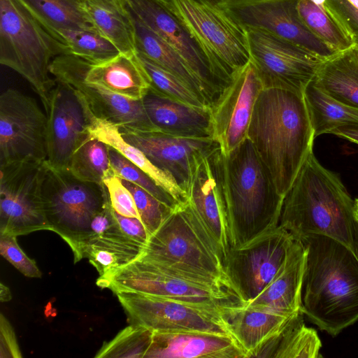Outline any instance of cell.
<instances>
[{
  "label": "cell",
  "instance_id": "cell-27",
  "mask_svg": "<svg viewBox=\"0 0 358 358\" xmlns=\"http://www.w3.org/2000/svg\"><path fill=\"white\" fill-rule=\"evenodd\" d=\"M321 340L315 329L306 326L304 314L300 311L292 315L249 357L320 358Z\"/></svg>",
  "mask_w": 358,
  "mask_h": 358
},
{
  "label": "cell",
  "instance_id": "cell-25",
  "mask_svg": "<svg viewBox=\"0 0 358 358\" xmlns=\"http://www.w3.org/2000/svg\"><path fill=\"white\" fill-rule=\"evenodd\" d=\"M142 101L150 120L158 131L187 138H213L210 108L185 103L152 87Z\"/></svg>",
  "mask_w": 358,
  "mask_h": 358
},
{
  "label": "cell",
  "instance_id": "cell-19",
  "mask_svg": "<svg viewBox=\"0 0 358 358\" xmlns=\"http://www.w3.org/2000/svg\"><path fill=\"white\" fill-rule=\"evenodd\" d=\"M264 85L250 62L237 72L210 107L213 138L224 154L248 137L256 101Z\"/></svg>",
  "mask_w": 358,
  "mask_h": 358
},
{
  "label": "cell",
  "instance_id": "cell-14",
  "mask_svg": "<svg viewBox=\"0 0 358 358\" xmlns=\"http://www.w3.org/2000/svg\"><path fill=\"white\" fill-rule=\"evenodd\" d=\"M47 115L33 98L14 89L0 95V164L47 160Z\"/></svg>",
  "mask_w": 358,
  "mask_h": 358
},
{
  "label": "cell",
  "instance_id": "cell-8",
  "mask_svg": "<svg viewBox=\"0 0 358 358\" xmlns=\"http://www.w3.org/2000/svg\"><path fill=\"white\" fill-rule=\"evenodd\" d=\"M169 4L228 85L251 60L246 29L213 0H169Z\"/></svg>",
  "mask_w": 358,
  "mask_h": 358
},
{
  "label": "cell",
  "instance_id": "cell-37",
  "mask_svg": "<svg viewBox=\"0 0 358 358\" xmlns=\"http://www.w3.org/2000/svg\"><path fill=\"white\" fill-rule=\"evenodd\" d=\"M51 35L66 47L68 54L89 62H103L120 54L115 45L96 30L58 29Z\"/></svg>",
  "mask_w": 358,
  "mask_h": 358
},
{
  "label": "cell",
  "instance_id": "cell-12",
  "mask_svg": "<svg viewBox=\"0 0 358 358\" xmlns=\"http://www.w3.org/2000/svg\"><path fill=\"white\" fill-rule=\"evenodd\" d=\"M294 239L278 225L229 249L224 261V268L243 306L255 299L273 278Z\"/></svg>",
  "mask_w": 358,
  "mask_h": 358
},
{
  "label": "cell",
  "instance_id": "cell-44",
  "mask_svg": "<svg viewBox=\"0 0 358 358\" xmlns=\"http://www.w3.org/2000/svg\"><path fill=\"white\" fill-rule=\"evenodd\" d=\"M324 6L352 38L358 35V10L357 8L347 0H327Z\"/></svg>",
  "mask_w": 358,
  "mask_h": 358
},
{
  "label": "cell",
  "instance_id": "cell-13",
  "mask_svg": "<svg viewBox=\"0 0 358 358\" xmlns=\"http://www.w3.org/2000/svg\"><path fill=\"white\" fill-rule=\"evenodd\" d=\"M245 29L250 62L264 88L303 92L324 59L266 31Z\"/></svg>",
  "mask_w": 358,
  "mask_h": 358
},
{
  "label": "cell",
  "instance_id": "cell-53",
  "mask_svg": "<svg viewBox=\"0 0 358 358\" xmlns=\"http://www.w3.org/2000/svg\"><path fill=\"white\" fill-rule=\"evenodd\" d=\"M355 201V215H356V218L358 220V199H357Z\"/></svg>",
  "mask_w": 358,
  "mask_h": 358
},
{
  "label": "cell",
  "instance_id": "cell-26",
  "mask_svg": "<svg viewBox=\"0 0 358 358\" xmlns=\"http://www.w3.org/2000/svg\"><path fill=\"white\" fill-rule=\"evenodd\" d=\"M70 55V54H69ZM84 78L121 96L142 99L150 87V78L137 54H119L100 62H92L71 55Z\"/></svg>",
  "mask_w": 358,
  "mask_h": 358
},
{
  "label": "cell",
  "instance_id": "cell-22",
  "mask_svg": "<svg viewBox=\"0 0 358 358\" xmlns=\"http://www.w3.org/2000/svg\"><path fill=\"white\" fill-rule=\"evenodd\" d=\"M247 358L231 334L197 331H153L144 358Z\"/></svg>",
  "mask_w": 358,
  "mask_h": 358
},
{
  "label": "cell",
  "instance_id": "cell-34",
  "mask_svg": "<svg viewBox=\"0 0 358 358\" xmlns=\"http://www.w3.org/2000/svg\"><path fill=\"white\" fill-rule=\"evenodd\" d=\"M51 34L58 29L96 30L82 0H18Z\"/></svg>",
  "mask_w": 358,
  "mask_h": 358
},
{
  "label": "cell",
  "instance_id": "cell-21",
  "mask_svg": "<svg viewBox=\"0 0 358 358\" xmlns=\"http://www.w3.org/2000/svg\"><path fill=\"white\" fill-rule=\"evenodd\" d=\"M210 153L198 159L186 194L189 204L218 248L224 263L231 248L229 231L224 196Z\"/></svg>",
  "mask_w": 358,
  "mask_h": 358
},
{
  "label": "cell",
  "instance_id": "cell-43",
  "mask_svg": "<svg viewBox=\"0 0 358 358\" xmlns=\"http://www.w3.org/2000/svg\"><path fill=\"white\" fill-rule=\"evenodd\" d=\"M103 184L108 190L112 208L116 213L125 217L140 219L131 192L113 171L105 177Z\"/></svg>",
  "mask_w": 358,
  "mask_h": 358
},
{
  "label": "cell",
  "instance_id": "cell-45",
  "mask_svg": "<svg viewBox=\"0 0 358 358\" xmlns=\"http://www.w3.org/2000/svg\"><path fill=\"white\" fill-rule=\"evenodd\" d=\"M0 357H22L14 329L3 313L0 315Z\"/></svg>",
  "mask_w": 358,
  "mask_h": 358
},
{
  "label": "cell",
  "instance_id": "cell-42",
  "mask_svg": "<svg viewBox=\"0 0 358 358\" xmlns=\"http://www.w3.org/2000/svg\"><path fill=\"white\" fill-rule=\"evenodd\" d=\"M0 254L24 276H42L35 261L30 259L20 248L17 242V236L0 235Z\"/></svg>",
  "mask_w": 358,
  "mask_h": 358
},
{
  "label": "cell",
  "instance_id": "cell-11",
  "mask_svg": "<svg viewBox=\"0 0 358 358\" xmlns=\"http://www.w3.org/2000/svg\"><path fill=\"white\" fill-rule=\"evenodd\" d=\"M47 168L46 160L0 164V235L18 236L50 231L42 200Z\"/></svg>",
  "mask_w": 358,
  "mask_h": 358
},
{
  "label": "cell",
  "instance_id": "cell-33",
  "mask_svg": "<svg viewBox=\"0 0 358 358\" xmlns=\"http://www.w3.org/2000/svg\"><path fill=\"white\" fill-rule=\"evenodd\" d=\"M303 95L315 138L340 127L358 125V109L341 103L317 87L313 80Z\"/></svg>",
  "mask_w": 358,
  "mask_h": 358
},
{
  "label": "cell",
  "instance_id": "cell-23",
  "mask_svg": "<svg viewBox=\"0 0 358 358\" xmlns=\"http://www.w3.org/2000/svg\"><path fill=\"white\" fill-rule=\"evenodd\" d=\"M143 248L122 231L110 201L92 219L85 258L101 276L137 259Z\"/></svg>",
  "mask_w": 358,
  "mask_h": 358
},
{
  "label": "cell",
  "instance_id": "cell-51",
  "mask_svg": "<svg viewBox=\"0 0 358 358\" xmlns=\"http://www.w3.org/2000/svg\"><path fill=\"white\" fill-rule=\"evenodd\" d=\"M354 41V48L358 51V35L352 37Z\"/></svg>",
  "mask_w": 358,
  "mask_h": 358
},
{
  "label": "cell",
  "instance_id": "cell-50",
  "mask_svg": "<svg viewBox=\"0 0 358 358\" xmlns=\"http://www.w3.org/2000/svg\"><path fill=\"white\" fill-rule=\"evenodd\" d=\"M311 1H313L314 3H315L316 5L322 7V8H324V3L327 0H310Z\"/></svg>",
  "mask_w": 358,
  "mask_h": 358
},
{
  "label": "cell",
  "instance_id": "cell-9",
  "mask_svg": "<svg viewBox=\"0 0 358 358\" xmlns=\"http://www.w3.org/2000/svg\"><path fill=\"white\" fill-rule=\"evenodd\" d=\"M96 283L114 294L131 292L191 303L243 306L238 296L222 285L141 258L99 276Z\"/></svg>",
  "mask_w": 358,
  "mask_h": 358
},
{
  "label": "cell",
  "instance_id": "cell-1",
  "mask_svg": "<svg viewBox=\"0 0 358 358\" xmlns=\"http://www.w3.org/2000/svg\"><path fill=\"white\" fill-rule=\"evenodd\" d=\"M247 137L284 197L315 138L303 92L264 88L256 101Z\"/></svg>",
  "mask_w": 358,
  "mask_h": 358
},
{
  "label": "cell",
  "instance_id": "cell-47",
  "mask_svg": "<svg viewBox=\"0 0 358 358\" xmlns=\"http://www.w3.org/2000/svg\"><path fill=\"white\" fill-rule=\"evenodd\" d=\"M331 134L358 144V125L340 127L334 129Z\"/></svg>",
  "mask_w": 358,
  "mask_h": 358
},
{
  "label": "cell",
  "instance_id": "cell-15",
  "mask_svg": "<svg viewBox=\"0 0 358 358\" xmlns=\"http://www.w3.org/2000/svg\"><path fill=\"white\" fill-rule=\"evenodd\" d=\"M216 1L245 29L266 31L328 59L336 51L315 36L302 22L298 0H218Z\"/></svg>",
  "mask_w": 358,
  "mask_h": 358
},
{
  "label": "cell",
  "instance_id": "cell-40",
  "mask_svg": "<svg viewBox=\"0 0 358 358\" xmlns=\"http://www.w3.org/2000/svg\"><path fill=\"white\" fill-rule=\"evenodd\" d=\"M109 157L114 173L121 179L137 185L173 210L183 205L145 172L110 145Z\"/></svg>",
  "mask_w": 358,
  "mask_h": 358
},
{
  "label": "cell",
  "instance_id": "cell-10",
  "mask_svg": "<svg viewBox=\"0 0 358 358\" xmlns=\"http://www.w3.org/2000/svg\"><path fill=\"white\" fill-rule=\"evenodd\" d=\"M115 294L129 324L152 331H197L232 335L226 316L231 306L191 303L131 292Z\"/></svg>",
  "mask_w": 358,
  "mask_h": 358
},
{
  "label": "cell",
  "instance_id": "cell-46",
  "mask_svg": "<svg viewBox=\"0 0 358 358\" xmlns=\"http://www.w3.org/2000/svg\"><path fill=\"white\" fill-rule=\"evenodd\" d=\"M113 213L122 231L144 248L150 235L141 220L136 217L123 216L114 210Z\"/></svg>",
  "mask_w": 358,
  "mask_h": 358
},
{
  "label": "cell",
  "instance_id": "cell-39",
  "mask_svg": "<svg viewBox=\"0 0 358 358\" xmlns=\"http://www.w3.org/2000/svg\"><path fill=\"white\" fill-rule=\"evenodd\" d=\"M136 54L150 78V87L170 98L185 103L196 107H208L179 78L143 55L138 52Z\"/></svg>",
  "mask_w": 358,
  "mask_h": 358
},
{
  "label": "cell",
  "instance_id": "cell-5",
  "mask_svg": "<svg viewBox=\"0 0 358 358\" xmlns=\"http://www.w3.org/2000/svg\"><path fill=\"white\" fill-rule=\"evenodd\" d=\"M138 258L219 284L236 294L218 248L188 201L149 237Z\"/></svg>",
  "mask_w": 358,
  "mask_h": 358
},
{
  "label": "cell",
  "instance_id": "cell-28",
  "mask_svg": "<svg viewBox=\"0 0 358 358\" xmlns=\"http://www.w3.org/2000/svg\"><path fill=\"white\" fill-rule=\"evenodd\" d=\"M130 12L135 27L136 52L143 55L179 78L199 96L207 106L211 107L214 103L213 96L181 56L166 42L148 28L131 10Z\"/></svg>",
  "mask_w": 358,
  "mask_h": 358
},
{
  "label": "cell",
  "instance_id": "cell-55",
  "mask_svg": "<svg viewBox=\"0 0 358 358\" xmlns=\"http://www.w3.org/2000/svg\"><path fill=\"white\" fill-rule=\"evenodd\" d=\"M82 1H85V0H82Z\"/></svg>",
  "mask_w": 358,
  "mask_h": 358
},
{
  "label": "cell",
  "instance_id": "cell-35",
  "mask_svg": "<svg viewBox=\"0 0 358 358\" xmlns=\"http://www.w3.org/2000/svg\"><path fill=\"white\" fill-rule=\"evenodd\" d=\"M299 16L308 29L336 52L354 48V41L345 28L325 8L310 0H298Z\"/></svg>",
  "mask_w": 358,
  "mask_h": 358
},
{
  "label": "cell",
  "instance_id": "cell-49",
  "mask_svg": "<svg viewBox=\"0 0 358 358\" xmlns=\"http://www.w3.org/2000/svg\"><path fill=\"white\" fill-rule=\"evenodd\" d=\"M354 248L355 252L358 257V220L356 219L354 226Z\"/></svg>",
  "mask_w": 358,
  "mask_h": 358
},
{
  "label": "cell",
  "instance_id": "cell-17",
  "mask_svg": "<svg viewBox=\"0 0 358 358\" xmlns=\"http://www.w3.org/2000/svg\"><path fill=\"white\" fill-rule=\"evenodd\" d=\"M129 10L171 46L204 84L214 99L227 85L215 73L206 55L172 10L169 0H125Z\"/></svg>",
  "mask_w": 358,
  "mask_h": 358
},
{
  "label": "cell",
  "instance_id": "cell-32",
  "mask_svg": "<svg viewBox=\"0 0 358 358\" xmlns=\"http://www.w3.org/2000/svg\"><path fill=\"white\" fill-rule=\"evenodd\" d=\"M291 315L243 306H231L226 312L231 332L246 352L247 358Z\"/></svg>",
  "mask_w": 358,
  "mask_h": 358
},
{
  "label": "cell",
  "instance_id": "cell-24",
  "mask_svg": "<svg viewBox=\"0 0 358 358\" xmlns=\"http://www.w3.org/2000/svg\"><path fill=\"white\" fill-rule=\"evenodd\" d=\"M306 263V250L294 239L285 262L271 282L243 306L268 310L290 315L302 311V289Z\"/></svg>",
  "mask_w": 358,
  "mask_h": 358
},
{
  "label": "cell",
  "instance_id": "cell-4",
  "mask_svg": "<svg viewBox=\"0 0 358 358\" xmlns=\"http://www.w3.org/2000/svg\"><path fill=\"white\" fill-rule=\"evenodd\" d=\"M355 201L340 177L324 168L313 149L284 196L279 226L294 239L334 238L355 251Z\"/></svg>",
  "mask_w": 358,
  "mask_h": 358
},
{
  "label": "cell",
  "instance_id": "cell-3",
  "mask_svg": "<svg viewBox=\"0 0 358 358\" xmlns=\"http://www.w3.org/2000/svg\"><path fill=\"white\" fill-rule=\"evenodd\" d=\"M306 250L302 311L332 337L358 321V257L326 236L301 240Z\"/></svg>",
  "mask_w": 358,
  "mask_h": 358
},
{
  "label": "cell",
  "instance_id": "cell-48",
  "mask_svg": "<svg viewBox=\"0 0 358 358\" xmlns=\"http://www.w3.org/2000/svg\"><path fill=\"white\" fill-rule=\"evenodd\" d=\"M12 299V294L9 288L3 285L2 282L0 283V301L1 302L9 301Z\"/></svg>",
  "mask_w": 358,
  "mask_h": 358
},
{
  "label": "cell",
  "instance_id": "cell-56",
  "mask_svg": "<svg viewBox=\"0 0 358 358\" xmlns=\"http://www.w3.org/2000/svg\"><path fill=\"white\" fill-rule=\"evenodd\" d=\"M358 52V51H357Z\"/></svg>",
  "mask_w": 358,
  "mask_h": 358
},
{
  "label": "cell",
  "instance_id": "cell-2",
  "mask_svg": "<svg viewBox=\"0 0 358 358\" xmlns=\"http://www.w3.org/2000/svg\"><path fill=\"white\" fill-rule=\"evenodd\" d=\"M225 203L231 248L279 225L284 197L247 138L229 153L210 154Z\"/></svg>",
  "mask_w": 358,
  "mask_h": 358
},
{
  "label": "cell",
  "instance_id": "cell-18",
  "mask_svg": "<svg viewBox=\"0 0 358 358\" xmlns=\"http://www.w3.org/2000/svg\"><path fill=\"white\" fill-rule=\"evenodd\" d=\"M50 71L55 80L74 88L96 117L116 125L120 129L158 131L150 120L142 99H131L87 81L71 55L56 57L52 61Z\"/></svg>",
  "mask_w": 358,
  "mask_h": 358
},
{
  "label": "cell",
  "instance_id": "cell-31",
  "mask_svg": "<svg viewBox=\"0 0 358 358\" xmlns=\"http://www.w3.org/2000/svg\"><path fill=\"white\" fill-rule=\"evenodd\" d=\"M87 115L88 130L92 136L120 152L172 194L180 203L185 204L187 202L186 193L174 178L155 166L141 150L127 143L122 136L118 127L94 116L88 105Z\"/></svg>",
  "mask_w": 358,
  "mask_h": 358
},
{
  "label": "cell",
  "instance_id": "cell-7",
  "mask_svg": "<svg viewBox=\"0 0 358 358\" xmlns=\"http://www.w3.org/2000/svg\"><path fill=\"white\" fill-rule=\"evenodd\" d=\"M42 200L50 231L69 245L74 263L80 262L85 258L92 219L110 201L106 186L81 180L69 169L48 164Z\"/></svg>",
  "mask_w": 358,
  "mask_h": 358
},
{
  "label": "cell",
  "instance_id": "cell-6",
  "mask_svg": "<svg viewBox=\"0 0 358 358\" xmlns=\"http://www.w3.org/2000/svg\"><path fill=\"white\" fill-rule=\"evenodd\" d=\"M68 54L18 0H0V63L22 77L39 96L44 108L56 80L50 75L52 61Z\"/></svg>",
  "mask_w": 358,
  "mask_h": 358
},
{
  "label": "cell",
  "instance_id": "cell-20",
  "mask_svg": "<svg viewBox=\"0 0 358 358\" xmlns=\"http://www.w3.org/2000/svg\"><path fill=\"white\" fill-rule=\"evenodd\" d=\"M119 130L127 143L141 150L157 168L170 174L185 193L198 159L220 148L212 138H187L160 131Z\"/></svg>",
  "mask_w": 358,
  "mask_h": 358
},
{
  "label": "cell",
  "instance_id": "cell-29",
  "mask_svg": "<svg viewBox=\"0 0 358 358\" xmlns=\"http://www.w3.org/2000/svg\"><path fill=\"white\" fill-rule=\"evenodd\" d=\"M83 6L96 31L120 53L136 54L135 27L125 0H85Z\"/></svg>",
  "mask_w": 358,
  "mask_h": 358
},
{
  "label": "cell",
  "instance_id": "cell-54",
  "mask_svg": "<svg viewBox=\"0 0 358 358\" xmlns=\"http://www.w3.org/2000/svg\"><path fill=\"white\" fill-rule=\"evenodd\" d=\"M213 1H218V0H213Z\"/></svg>",
  "mask_w": 358,
  "mask_h": 358
},
{
  "label": "cell",
  "instance_id": "cell-36",
  "mask_svg": "<svg viewBox=\"0 0 358 358\" xmlns=\"http://www.w3.org/2000/svg\"><path fill=\"white\" fill-rule=\"evenodd\" d=\"M68 169L81 180L104 185L113 171L109 145L90 134L72 155Z\"/></svg>",
  "mask_w": 358,
  "mask_h": 358
},
{
  "label": "cell",
  "instance_id": "cell-38",
  "mask_svg": "<svg viewBox=\"0 0 358 358\" xmlns=\"http://www.w3.org/2000/svg\"><path fill=\"white\" fill-rule=\"evenodd\" d=\"M153 331L129 324L110 341L103 343L96 358H144L152 343Z\"/></svg>",
  "mask_w": 358,
  "mask_h": 358
},
{
  "label": "cell",
  "instance_id": "cell-41",
  "mask_svg": "<svg viewBox=\"0 0 358 358\" xmlns=\"http://www.w3.org/2000/svg\"><path fill=\"white\" fill-rule=\"evenodd\" d=\"M122 181L131 192L140 219L150 236L175 210L137 185L122 179Z\"/></svg>",
  "mask_w": 358,
  "mask_h": 358
},
{
  "label": "cell",
  "instance_id": "cell-30",
  "mask_svg": "<svg viewBox=\"0 0 358 358\" xmlns=\"http://www.w3.org/2000/svg\"><path fill=\"white\" fill-rule=\"evenodd\" d=\"M313 83L336 101L358 109V52L354 48L324 59Z\"/></svg>",
  "mask_w": 358,
  "mask_h": 358
},
{
  "label": "cell",
  "instance_id": "cell-52",
  "mask_svg": "<svg viewBox=\"0 0 358 358\" xmlns=\"http://www.w3.org/2000/svg\"><path fill=\"white\" fill-rule=\"evenodd\" d=\"M352 6L358 10V0H347Z\"/></svg>",
  "mask_w": 358,
  "mask_h": 358
},
{
  "label": "cell",
  "instance_id": "cell-16",
  "mask_svg": "<svg viewBox=\"0 0 358 358\" xmlns=\"http://www.w3.org/2000/svg\"><path fill=\"white\" fill-rule=\"evenodd\" d=\"M56 80L48 105L47 163L56 169H68L76 150L90 136L87 104L69 85Z\"/></svg>",
  "mask_w": 358,
  "mask_h": 358
}]
</instances>
